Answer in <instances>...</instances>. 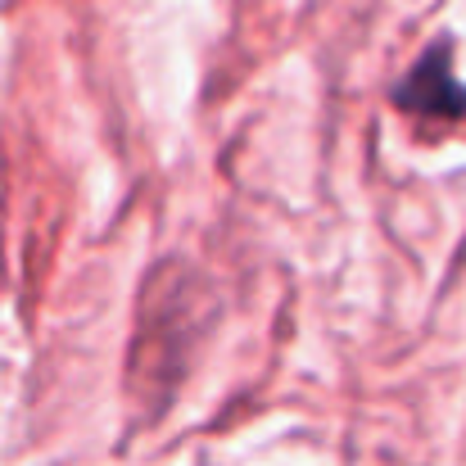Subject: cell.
Returning <instances> with one entry per match:
<instances>
[{
    "mask_svg": "<svg viewBox=\"0 0 466 466\" xmlns=\"http://www.w3.org/2000/svg\"><path fill=\"white\" fill-rule=\"evenodd\" d=\"M213 321H218V295L199 268H190L186 258H163L146 272L132 326V353H127V394L146 421H155L177 399L190 358Z\"/></svg>",
    "mask_w": 466,
    "mask_h": 466,
    "instance_id": "obj_1",
    "label": "cell"
},
{
    "mask_svg": "<svg viewBox=\"0 0 466 466\" xmlns=\"http://www.w3.org/2000/svg\"><path fill=\"white\" fill-rule=\"evenodd\" d=\"M394 105L417 118V123H431V127H458L466 123V86L453 73V55H449V41L431 46L412 73L394 86Z\"/></svg>",
    "mask_w": 466,
    "mask_h": 466,
    "instance_id": "obj_2",
    "label": "cell"
},
{
    "mask_svg": "<svg viewBox=\"0 0 466 466\" xmlns=\"http://www.w3.org/2000/svg\"><path fill=\"white\" fill-rule=\"evenodd\" d=\"M0 213H5V181H0Z\"/></svg>",
    "mask_w": 466,
    "mask_h": 466,
    "instance_id": "obj_3",
    "label": "cell"
}]
</instances>
